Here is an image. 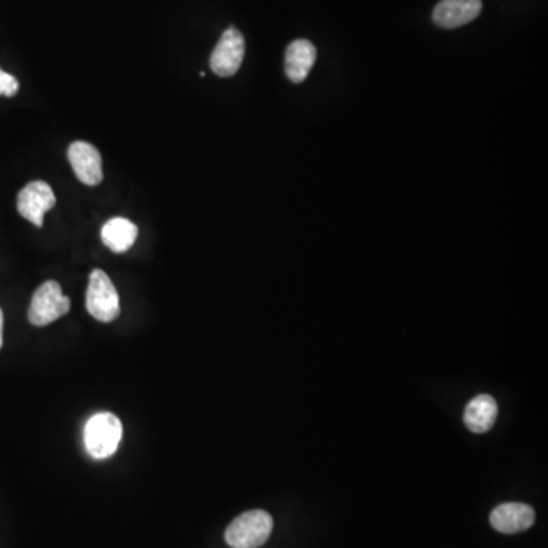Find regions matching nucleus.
<instances>
[{
	"instance_id": "10",
	"label": "nucleus",
	"mask_w": 548,
	"mask_h": 548,
	"mask_svg": "<svg viewBox=\"0 0 548 548\" xmlns=\"http://www.w3.org/2000/svg\"><path fill=\"white\" fill-rule=\"evenodd\" d=\"M317 51L308 40H294L285 52V74L294 84L303 83L316 63Z\"/></svg>"
},
{
	"instance_id": "13",
	"label": "nucleus",
	"mask_w": 548,
	"mask_h": 548,
	"mask_svg": "<svg viewBox=\"0 0 548 548\" xmlns=\"http://www.w3.org/2000/svg\"><path fill=\"white\" fill-rule=\"evenodd\" d=\"M17 92H19V81H17V78L0 69V96L11 98Z\"/></svg>"
},
{
	"instance_id": "11",
	"label": "nucleus",
	"mask_w": 548,
	"mask_h": 548,
	"mask_svg": "<svg viewBox=\"0 0 548 548\" xmlns=\"http://www.w3.org/2000/svg\"><path fill=\"white\" fill-rule=\"evenodd\" d=\"M497 415L498 407L495 399L489 395H478L466 405L463 421L469 431L482 434L494 427Z\"/></svg>"
},
{
	"instance_id": "7",
	"label": "nucleus",
	"mask_w": 548,
	"mask_h": 548,
	"mask_svg": "<svg viewBox=\"0 0 548 548\" xmlns=\"http://www.w3.org/2000/svg\"><path fill=\"white\" fill-rule=\"evenodd\" d=\"M67 157H69L75 176L84 185L96 186L104 179L101 154L89 142H74L67 151Z\"/></svg>"
},
{
	"instance_id": "2",
	"label": "nucleus",
	"mask_w": 548,
	"mask_h": 548,
	"mask_svg": "<svg viewBox=\"0 0 548 548\" xmlns=\"http://www.w3.org/2000/svg\"><path fill=\"white\" fill-rule=\"evenodd\" d=\"M122 439V424L113 413H98L87 421L84 443L90 456L107 459L118 450Z\"/></svg>"
},
{
	"instance_id": "9",
	"label": "nucleus",
	"mask_w": 548,
	"mask_h": 548,
	"mask_svg": "<svg viewBox=\"0 0 548 548\" xmlns=\"http://www.w3.org/2000/svg\"><path fill=\"white\" fill-rule=\"evenodd\" d=\"M482 0H440L433 11V20L443 29L460 28L482 13Z\"/></svg>"
},
{
	"instance_id": "5",
	"label": "nucleus",
	"mask_w": 548,
	"mask_h": 548,
	"mask_svg": "<svg viewBox=\"0 0 548 548\" xmlns=\"http://www.w3.org/2000/svg\"><path fill=\"white\" fill-rule=\"evenodd\" d=\"M246 42L238 29L230 26L223 32L220 42L211 55V69L218 77H233L243 64Z\"/></svg>"
},
{
	"instance_id": "8",
	"label": "nucleus",
	"mask_w": 548,
	"mask_h": 548,
	"mask_svg": "<svg viewBox=\"0 0 548 548\" xmlns=\"http://www.w3.org/2000/svg\"><path fill=\"white\" fill-rule=\"evenodd\" d=\"M535 520V510L524 503H503L491 513V526L504 535L526 532Z\"/></svg>"
},
{
	"instance_id": "3",
	"label": "nucleus",
	"mask_w": 548,
	"mask_h": 548,
	"mask_svg": "<svg viewBox=\"0 0 548 548\" xmlns=\"http://www.w3.org/2000/svg\"><path fill=\"white\" fill-rule=\"evenodd\" d=\"M86 308L90 316L102 323L113 322L121 313L118 291L102 270H93L90 274Z\"/></svg>"
},
{
	"instance_id": "12",
	"label": "nucleus",
	"mask_w": 548,
	"mask_h": 548,
	"mask_svg": "<svg viewBox=\"0 0 548 548\" xmlns=\"http://www.w3.org/2000/svg\"><path fill=\"white\" fill-rule=\"evenodd\" d=\"M139 229L127 218L116 217L107 221L101 229L102 243L112 252L125 253L136 243Z\"/></svg>"
},
{
	"instance_id": "1",
	"label": "nucleus",
	"mask_w": 548,
	"mask_h": 548,
	"mask_svg": "<svg viewBox=\"0 0 548 548\" xmlns=\"http://www.w3.org/2000/svg\"><path fill=\"white\" fill-rule=\"evenodd\" d=\"M273 532V518L265 510H249L230 523L224 539L232 548H259Z\"/></svg>"
},
{
	"instance_id": "6",
	"label": "nucleus",
	"mask_w": 548,
	"mask_h": 548,
	"mask_svg": "<svg viewBox=\"0 0 548 548\" xmlns=\"http://www.w3.org/2000/svg\"><path fill=\"white\" fill-rule=\"evenodd\" d=\"M57 203L54 191L48 183L36 180L26 185L17 195V211L34 226L42 227L43 218Z\"/></svg>"
},
{
	"instance_id": "4",
	"label": "nucleus",
	"mask_w": 548,
	"mask_h": 548,
	"mask_svg": "<svg viewBox=\"0 0 548 548\" xmlns=\"http://www.w3.org/2000/svg\"><path fill=\"white\" fill-rule=\"evenodd\" d=\"M71 310V299L63 296L58 282L48 281L37 288L29 306L28 319L34 326L51 325Z\"/></svg>"
},
{
	"instance_id": "14",
	"label": "nucleus",
	"mask_w": 548,
	"mask_h": 548,
	"mask_svg": "<svg viewBox=\"0 0 548 548\" xmlns=\"http://www.w3.org/2000/svg\"><path fill=\"white\" fill-rule=\"evenodd\" d=\"M2 331H4V311L0 310V348L4 345V337H2Z\"/></svg>"
}]
</instances>
